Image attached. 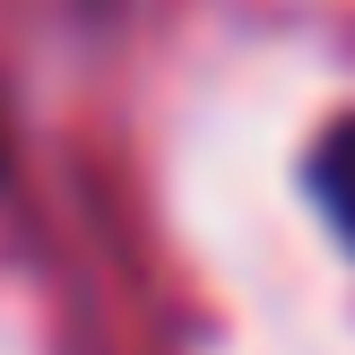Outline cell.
<instances>
[{"instance_id":"1","label":"cell","mask_w":355,"mask_h":355,"mask_svg":"<svg viewBox=\"0 0 355 355\" xmlns=\"http://www.w3.org/2000/svg\"><path fill=\"white\" fill-rule=\"evenodd\" d=\"M312 200H321L329 217H338V234L355 243V113L312 139Z\"/></svg>"}]
</instances>
